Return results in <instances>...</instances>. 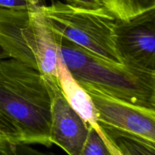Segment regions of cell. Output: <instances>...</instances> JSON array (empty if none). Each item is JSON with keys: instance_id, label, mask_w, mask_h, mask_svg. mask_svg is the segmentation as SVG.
Wrapping results in <instances>:
<instances>
[{"instance_id": "obj_14", "label": "cell", "mask_w": 155, "mask_h": 155, "mask_svg": "<svg viewBox=\"0 0 155 155\" xmlns=\"http://www.w3.org/2000/svg\"><path fill=\"white\" fill-rule=\"evenodd\" d=\"M66 4L80 8L96 10L103 7L100 0H65Z\"/></svg>"}, {"instance_id": "obj_3", "label": "cell", "mask_w": 155, "mask_h": 155, "mask_svg": "<svg viewBox=\"0 0 155 155\" xmlns=\"http://www.w3.org/2000/svg\"><path fill=\"white\" fill-rule=\"evenodd\" d=\"M0 47L8 58L57 77L58 45L40 7L0 8Z\"/></svg>"}, {"instance_id": "obj_2", "label": "cell", "mask_w": 155, "mask_h": 155, "mask_svg": "<svg viewBox=\"0 0 155 155\" xmlns=\"http://www.w3.org/2000/svg\"><path fill=\"white\" fill-rule=\"evenodd\" d=\"M56 40L64 63L79 83H88L118 99L155 110V72L110 61L60 36H56Z\"/></svg>"}, {"instance_id": "obj_16", "label": "cell", "mask_w": 155, "mask_h": 155, "mask_svg": "<svg viewBox=\"0 0 155 155\" xmlns=\"http://www.w3.org/2000/svg\"><path fill=\"white\" fill-rule=\"evenodd\" d=\"M15 144L9 139L0 136V155H16Z\"/></svg>"}, {"instance_id": "obj_5", "label": "cell", "mask_w": 155, "mask_h": 155, "mask_svg": "<svg viewBox=\"0 0 155 155\" xmlns=\"http://www.w3.org/2000/svg\"><path fill=\"white\" fill-rule=\"evenodd\" d=\"M80 84L92 99L98 126L122 130L155 142V110L118 99L88 83Z\"/></svg>"}, {"instance_id": "obj_4", "label": "cell", "mask_w": 155, "mask_h": 155, "mask_svg": "<svg viewBox=\"0 0 155 155\" xmlns=\"http://www.w3.org/2000/svg\"><path fill=\"white\" fill-rule=\"evenodd\" d=\"M53 33L89 52L115 63L123 64L114 42L116 18L104 8H75L60 1L40 7Z\"/></svg>"}, {"instance_id": "obj_7", "label": "cell", "mask_w": 155, "mask_h": 155, "mask_svg": "<svg viewBox=\"0 0 155 155\" xmlns=\"http://www.w3.org/2000/svg\"><path fill=\"white\" fill-rule=\"evenodd\" d=\"M45 79L51 95V143L58 145L69 155H80L87 139L89 126L64 98L57 77L45 76Z\"/></svg>"}, {"instance_id": "obj_1", "label": "cell", "mask_w": 155, "mask_h": 155, "mask_svg": "<svg viewBox=\"0 0 155 155\" xmlns=\"http://www.w3.org/2000/svg\"><path fill=\"white\" fill-rule=\"evenodd\" d=\"M51 95L45 76L15 59H0V114L21 143L50 147Z\"/></svg>"}, {"instance_id": "obj_9", "label": "cell", "mask_w": 155, "mask_h": 155, "mask_svg": "<svg viewBox=\"0 0 155 155\" xmlns=\"http://www.w3.org/2000/svg\"><path fill=\"white\" fill-rule=\"evenodd\" d=\"M98 133L113 155H155V142L114 128L98 126Z\"/></svg>"}, {"instance_id": "obj_17", "label": "cell", "mask_w": 155, "mask_h": 155, "mask_svg": "<svg viewBox=\"0 0 155 155\" xmlns=\"http://www.w3.org/2000/svg\"><path fill=\"white\" fill-rule=\"evenodd\" d=\"M8 55L5 53V51L2 49V48L0 47V59H3V58H7Z\"/></svg>"}, {"instance_id": "obj_18", "label": "cell", "mask_w": 155, "mask_h": 155, "mask_svg": "<svg viewBox=\"0 0 155 155\" xmlns=\"http://www.w3.org/2000/svg\"><path fill=\"white\" fill-rule=\"evenodd\" d=\"M50 1H51V2H54L55 1V0H50Z\"/></svg>"}, {"instance_id": "obj_10", "label": "cell", "mask_w": 155, "mask_h": 155, "mask_svg": "<svg viewBox=\"0 0 155 155\" xmlns=\"http://www.w3.org/2000/svg\"><path fill=\"white\" fill-rule=\"evenodd\" d=\"M116 19L127 21L155 8V0H100Z\"/></svg>"}, {"instance_id": "obj_13", "label": "cell", "mask_w": 155, "mask_h": 155, "mask_svg": "<svg viewBox=\"0 0 155 155\" xmlns=\"http://www.w3.org/2000/svg\"><path fill=\"white\" fill-rule=\"evenodd\" d=\"M0 136L9 139L14 143L21 142V137L16 129L0 114Z\"/></svg>"}, {"instance_id": "obj_15", "label": "cell", "mask_w": 155, "mask_h": 155, "mask_svg": "<svg viewBox=\"0 0 155 155\" xmlns=\"http://www.w3.org/2000/svg\"><path fill=\"white\" fill-rule=\"evenodd\" d=\"M15 149L16 155H54L42 152L30 147L28 144L18 142L15 144Z\"/></svg>"}, {"instance_id": "obj_6", "label": "cell", "mask_w": 155, "mask_h": 155, "mask_svg": "<svg viewBox=\"0 0 155 155\" xmlns=\"http://www.w3.org/2000/svg\"><path fill=\"white\" fill-rule=\"evenodd\" d=\"M114 42L122 63L155 72V8L132 19H116Z\"/></svg>"}, {"instance_id": "obj_8", "label": "cell", "mask_w": 155, "mask_h": 155, "mask_svg": "<svg viewBox=\"0 0 155 155\" xmlns=\"http://www.w3.org/2000/svg\"><path fill=\"white\" fill-rule=\"evenodd\" d=\"M57 80L61 90L70 105L88 126L96 128L98 125L92 99L68 71L60 51L57 63Z\"/></svg>"}, {"instance_id": "obj_11", "label": "cell", "mask_w": 155, "mask_h": 155, "mask_svg": "<svg viewBox=\"0 0 155 155\" xmlns=\"http://www.w3.org/2000/svg\"><path fill=\"white\" fill-rule=\"evenodd\" d=\"M80 155H113L98 130L89 126V134Z\"/></svg>"}, {"instance_id": "obj_12", "label": "cell", "mask_w": 155, "mask_h": 155, "mask_svg": "<svg viewBox=\"0 0 155 155\" xmlns=\"http://www.w3.org/2000/svg\"><path fill=\"white\" fill-rule=\"evenodd\" d=\"M45 0H0V8L33 9L45 5Z\"/></svg>"}]
</instances>
